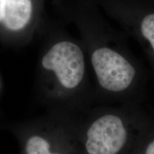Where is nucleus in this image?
I'll return each mask as SVG.
<instances>
[{
  "label": "nucleus",
  "instance_id": "4",
  "mask_svg": "<svg viewBox=\"0 0 154 154\" xmlns=\"http://www.w3.org/2000/svg\"><path fill=\"white\" fill-rule=\"evenodd\" d=\"M21 143L24 154H81L77 140L59 139L38 133L26 136Z\"/></svg>",
  "mask_w": 154,
  "mask_h": 154
},
{
  "label": "nucleus",
  "instance_id": "6",
  "mask_svg": "<svg viewBox=\"0 0 154 154\" xmlns=\"http://www.w3.org/2000/svg\"><path fill=\"white\" fill-rule=\"evenodd\" d=\"M141 32L144 37L149 40L154 50V14L144 17L141 23Z\"/></svg>",
  "mask_w": 154,
  "mask_h": 154
},
{
  "label": "nucleus",
  "instance_id": "2",
  "mask_svg": "<svg viewBox=\"0 0 154 154\" xmlns=\"http://www.w3.org/2000/svg\"><path fill=\"white\" fill-rule=\"evenodd\" d=\"M42 65L44 69L55 72L61 85L69 89L76 88L84 76V54L72 42L54 45L44 57Z\"/></svg>",
  "mask_w": 154,
  "mask_h": 154
},
{
  "label": "nucleus",
  "instance_id": "5",
  "mask_svg": "<svg viewBox=\"0 0 154 154\" xmlns=\"http://www.w3.org/2000/svg\"><path fill=\"white\" fill-rule=\"evenodd\" d=\"M32 12V0H7L3 22L9 29L19 30L29 22Z\"/></svg>",
  "mask_w": 154,
  "mask_h": 154
},
{
  "label": "nucleus",
  "instance_id": "3",
  "mask_svg": "<svg viewBox=\"0 0 154 154\" xmlns=\"http://www.w3.org/2000/svg\"><path fill=\"white\" fill-rule=\"evenodd\" d=\"M92 64L102 87L108 91H121L131 84L136 71L125 58L108 48L96 50Z\"/></svg>",
  "mask_w": 154,
  "mask_h": 154
},
{
  "label": "nucleus",
  "instance_id": "1",
  "mask_svg": "<svg viewBox=\"0 0 154 154\" xmlns=\"http://www.w3.org/2000/svg\"><path fill=\"white\" fill-rule=\"evenodd\" d=\"M126 140L127 131L121 119L115 115H105L87 129L83 150L86 154H117Z\"/></svg>",
  "mask_w": 154,
  "mask_h": 154
},
{
  "label": "nucleus",
  "instance_id": "7",
  "mask_svg": "<svg viewBox=\"0 0 154 154\" xmlns=\"http://www.w3.org/2000/svg\"><path fill=\"white\" fill-rule=\"evenodd\" d=\"M6 2L7 0H0V22H3L5 18Z\"/></svg>",
  "mask_w": 154,
  "mask_h": 154
},
{
  "label": "nucleus",
  "instance_id": "8",
  "mask_svg": "<svg viewBox=\"0 0 154 154\" xmlns=\"http://www.w3.org/2000/svg\"><path fill=\"white\" fill-rule=\"evenodd\" d=\"M146 154H154V140L152 141L147 147Z\"/></svg>",
  "mask_w": 154,
  "mask_h": 154
}]
</instances>
